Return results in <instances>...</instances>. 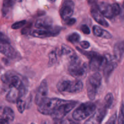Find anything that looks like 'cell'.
<instances>
[{"label":"cell","mask_w":124,"mask_h":124,"mask_svg":"<svg viewBox=\"0 0 124 124\" xmlns=\"http://www.w3.org/2000/svg\"><path fill=\"white\" fill-rule=\"evenodd\" d=\"M83 83L80 80H70L69 79H62L58 83L57 89L61 92H68L76 94L83 89Z\"/></svg>","instance_id":"obj_1"},{"label":"cell","mask_w":124,"mask_h":124,"mask_svg":"<svg viewBox=\"0 0 124 124\" xmlns=\"http://www.w3.org/2000/svg\"><path fill=\"white\" fill-rule=\"evenodd\" d=\"M88 69L87 64L82 63L77 55L70 60L68 70L73 77L76 79L84 78L87 75Z\"/></svg>","instance_id":"obj_2"},{"label":"cell","mask_w":124,"mask_h":124,"mask_svg":"<svg viewBox=\"0 0 124 124\" xmlns=\"http://www.w3.org/2000/svg\"><path fill=\"white\" fill-rule=\"evenodd\" d=\"M96 109V106L92 102H87L81 103L73 112V119L75 121H82L90 116L95 111Z\"/></svg>","instance_id":"obj_3"},{"label":"cell","mask_w":124,"mask_h":124,"mask_svg":"<svg viewBox=\"0 0 124 124\" xmlns=\"http://www.w3.org/2000/svg\"><path fill=\"white\" fill-rule=\"evenodd\" d=\"M65 102V100L58 98L46 97L38 105V110L44 115H52L59 105Z\"/></svg>","instance_id":"obj_4"},{"label":"cell","mask_w":124,"mask_h":124,"mask_svg":"<svg viewBox=\"0 0 124 124\" xmlns=\"http://www.w3.org/2000/svg\"><path fill=\"white\" fill-rule=\"evenodd\" d=\"M101 83L102 76L99 72H94L88 79L87 91L88 97L90 100H93L96 98Z\"/></svg>","instance_id":"obj_5"},{"label":"cell","mask_w":124,"mask_h":124,"mask_svg":"<svg viewBox=\"0 0 124 124\" xmlns=\"http://www.w3.org/2000/svg\"><path fill=\"white\" fill-rule=\"evenodd\" d=\"M77 103L78 102L75 101L65 100V102L58 106L51 115L54 120H62L68 113L74 109Z\"/></svg>","instance_id":"obj_6"},{"label":"cell","mask_w":124,"mask_h":124,"mask_svg":"<svg viewBox=\"0 0 124 124\" xmlns=\"http://www.w3.org/2000/svg\"><path fill=\"white\" fill-rule=\"evenodd\" d=\"M89 69L93 72H98L103 70L106 59L105 56H102L97 52H92V55L89 58Z\"/></svg>","instance_id":"obj_7"},{"label":"cell","mask_w":124,"mask_h":124,"mask_svg":"<svg viewBox=\"0 0 124 124\" xmlns=\"http://www.w3.org/2000/svg\"><path fill=\"white\" fill-rule=\"evenodd\" d=\"M1 79L2 82L8 85L9 88L14 87L18 89H21L25 87L21 79L17 75L7 73L2 75Z\"/></svg>","instance_id":"obj_8"},{"label":"cell","mask_w":124,"mask_h":124,"mask_svg":"<svg viewBox=\"0 0 124 124\" xmlns=\"http://www.w3.org/2000/svg\"><path fill=\"white\" fill-rule=\"evenodd\" d=\"M61 28L58 26H53L48 29H36L31 33L33 36L39 38L50 37L58 35L60 33Z\"/></svg>","instance_id":"obj_9"},{"label":"cell","mask_w":124,"mask_h":124,"mask_svg":"<svg viewBox=\"0 0 124 124\" xmlns=\"http://www.w3.org/2000/svg\"><path fill=\"white\" fill-rule=\"evenodd\" d=\"M9 88V91L6 96V99L10 103H16L19 98H23L26 94L27 90L25 87L21 89L14 87H10Z\"/></svg>","instance_id":"obj_10"},{"label":"cell","mask_w":124,"mask_h":124,"mask_svg":"<svg viewBox=\"0 0 124 124\" xmlns=\"http://www.w3.org/2000/svg\"><path fill=\"white\" fill-rule=\"evenodd\" d=\"M107 113V109L103 107L95 111L87 119L84 124H101Z\"/></svg>","instance_id":"obj_11"},{"label":"cell","mask_w":124,"mask_h":124,"mask_svg":"<svg viewBox=\"0 0 124 124\" xmlns=\"http://www.w3.org/2000/svg\"><path fill=\"white\" fill-rule=\"evenodd\" d=\"M75 4L72 0H65L60 9V15L64 21L71 18L74 12Z\"/></svg>","instance_id":"obj_12"},{"label":"cell","mask_w":124,"mask_h":124,"mask_svg":"<svg viewBox=\"0 0 124 124\" xmlns=\"http://www.w3.org/2000/svg\"><path fill=\"white\" fill-rule=\"evenodd\" d=\"M48 93V83L46 80H43L40 83L37 92L35 96V102L37 105H38L43 99L47 97Z\"/></svg>","instance_id":"obj_13"},{"label":"cell","mask_w":124,"mask_h":124,"mask_svg":"<svg viewBox=\"0 0 124 124\" xmlns=\"http://www.w3.org/2000/svg\"><path fill=\"white\" fill-rule=\"evenodd\" d=\"M105 59H106V63H105V66L103 68L104 71V75L105 78L108 79L111 75V73L113 72L115 68L117 66V64L116 60L113 57H111L110 55H105Z\"/></svg>","instance_id":"obj_14"},{"label":"cell","mask_w":124,"mask_h":124,"mask_svg":"<svg viewBox=\"0 0 124 124\" xmlns=\"http://www.w3.org/2000/svg\"><path fill=\"white\" fill-rule=\"evenodd\" d=\"M91 6V14L93 19L100 25L107 27L109 26V24L107 21L105 19V17L100 13V12L98 10V4H94L92 5Z\"/></svg>","instance_id":"obj_15"},{"label":"cell","mask_w":124,"mask_h":124,"mask_svg":"<svg viewBox=\"0 0 124 124\" xmlns=\"http://www.w3.org/2000/svg\"><path fill=\"white\" fill-rule=\"evenodd\" d=\"M38 29H48L53 27V19L50 17H44L38 18L35 24Z\"/></svg>","instance_id":"obj_16"},{"label":"cell","mask_w":124,"mask_h":124,"mask_svg":"<svg viewBox=\"0 0 124 124\" xmlns=\"http://www.w3.org/2000/svg\"><path fill=\"white\" fill-rule=\"evenodd\" d=\"M98 10L104 17L108 19H112L114 15L113 13L111 5L105 2H101L98 4Z\"/></svg>","instance_id":"obj_17"},{"label":"cell","mask_w":124,"mask_h":124,"mask_svg":"<svg viewBox=\"0 0 124 124\" xmlns=\"http://www.w3.org/2000/svg\"><path fill=\"white\" fill-rule=\"evenodd\" d=\"M0 52L8 58H15L16 52L10 43H0Z\"/></svg>","instance_id":"obj_18"},{"label":"cell","mask_w":124,"mask_h":124,"mask_svg":"<svg viewBox=\"0 0 124 124\" xmlns=\"http://www.w3.org/2000/svg\"><path fill=\"white\" fill-rule=\"evenodd\" d=\"M124 52V45L123 41L117 42L115 44L113 48L114 58L116 62H120L123 58Z\"/></svg>","instance_id":"obj_19"},{"label":"cell","mask_w":124,"mask_h":124,"mask_svg":"<svg viewBox=\"0 0 124 124\" xmlns=\"http://www.w3.org/2000/svg\"><path fill=\"white\" fill-rule=\"evenodd\" d=\"M93 32L95 36L98 37H102L106 39H111L112 35L107 30L103 29L99 26L95 25L93 27Z\"/></svg>","instance_id":"obj_20"},{"label":"cell","mask_w":124,"mask_h":124,"mask_svg":"<svg viewBox=\"0 0 124 124\" xmlns=\"http://www.w3.org/2000/svg\"><path fill=\"white\" fill-rule=\"evenodd\" d=\"M15 4V0H4L2 2V13L4 17H8Z\"/></svg>","instance_id":"obj_21"},{"label":"cell","mask_w":124,"mask_h":124,"mask_svg":"<svg viewBox=\"0 0 124 124\" xmlns=\"http://www.w3.org/2000/svg\"><path fill=\"white\" fill-rule=\"evenodd\" d=\"M61 54L62 56H65V57H67L69 60H71L75 56L77 55L76 54L75 51L68 46L67 45L63 44L61 47Z\"/></svg>","instance_id":"obj_22"},{"label":"cell","mask_w":124,"mask_h":124,"mask_svg":"<svg viewBox=\"0 0 124 124\" xmlns=\"http://www.w3.org/2000/svg\"><path fill=\"white\" fill-rule=\"evenodd\" d=\"M2 117L8 123L12 122L15 119V113L13 109L8 106L4 107L2 112Z\"/></svg>","instance_id":"obj_23"},{"label":"cell","mask_w":124,"mask_h":124,"mask_svg":"<svg viewBox=\"0 0 124 124\" xmlns=\"http://www.w3.org/2000/svg\"><path fill=\"white\" fill-rule=\"evenodd\" d=\"M113 100L114 97L113 94L111 92H108V94H107L105 98H104V108H105L106 109L111 108L113 103Z\"/></svg>","instance_id":"obj_24"},{"label":"cell","mask_w":124,"mask_h":124,"mask_svg":"<svg viewBox=\"0 0 124 124\" xmlns=\"http://www.w3.org/2000/svg\"><path fill=\"white\" fill-rule=\"evenodd\" d=\"M57 60H58V56H57L56 50H53L51 51L48 54V66L51 67L54 65L56 63Z\"/></svg>","instance_id":"obj_25"},{"label":"cell","mask_w":124,"mask_h":124,"mask_svg":"<svg viewBox=\"0 0 124 124\" xmlns=\"http://www.w3.org/2000/svg\"><path fill=\"white\" fill-rule=\"evenodd\" d=\"M68 41L69 42L71 43H77L79 42L80 39H81V36L79 34L76 32H74L73 34H70L67 38Z\"/></svg>","instance_id":"obj_26"},{"label":"cell","mask_w":124,"mask_h":124,"mask_svg":"<svg viewBox=\"0 0 124 124\" xmlns=\"http://www.w3.org/2000/svg\"><path fill=\"white\" fill-rule=\"evenodd\" d=\"M25 106H26V103H25V101L23 99V98H19L16 101L17 109H18V111L21 114L24 113L25 109Z\"/></svg>","instance_id":"obj_27"},{"label":"cell","mask_w":124,"mask_h":124,"mask_svg":"<svg viewBox=\"0 0 124 124\" xmlns=\"http://www.w3.org/2000/svg\"><path fill=\"white\" fill-rule=\"evenodd\" d=\"M117 124H124V109L123 103L121 105L118 118H117Z\"/></svg>","instance_id":"obj_28"},{"label":"cell","mask_w":124,"mask_h":124,"mask_svg":"<svg viewBox=\"0 0 124 124\" xmlns=\"http://www.w3.org/2000/svg\"><path fill=\"white\" fill-rule=\"evenodd\" d=\"M113 13L114 16H117L121 13V9L119 5L117 3H114L111 5Z\"/></svg>","instance_id":"obj_29"},{"label":"cell","mask_w":124,"mask_h":124,"mask_svg":"<svg viewBox=\"0 0 124 124\" xmlns=\"http://www.w3.org/2000/svg\"><path fill=\"white\" fill-rule=\"evenodd\" d=\"M25 24H26V21L25 20H21L19 21H16L12 24V29H15V30L16 29H21L23 26H24Z\"/></svg>","instance_id":"obj_30"},{"label":"cell","mask_w":124,"mask_h":124,"mask_svg":"<svg viewBox=\"0 0 124 124\" xmlns=\"http://www.w3.org/2000/svg\"><path fill=\"white\" fill-rule=\"evenodd\" d=\"M9 38L2 32H0V43H10Z\"/></svg>","instance_id":"obj_31"},{"label":"cell","mask_w":124,"mask_h":124,"mask_svg":"<svg viewBox=\"0 0 124 124\" xmlns=\"http://www.w3.org/2000/svg\"><path fill=\"white\" fill-rule=\"evenodd\" d=\"M117 114L115 113L109 118V119L107 121L105 124H117Z\"/></svg>","instance_id":"obj_32"},{"label":"cell","mask_w":124,"mask_h":124,"mask_svg":"<svg viewBox=\"0 0 124 124\" xmlns=\"http://www.w3.org/2000/svg\"><path fill=\"white\" fill-rule=\"evenodd\" d=\"M81 29L84 34L89 35L90 34V29L89 27L87 25H86V24H82L81 27Z\"/></svg>","instance_id":"obj_33"},{"label":"cell","mask_w":124,"mask_h":124,"mask_svg":"<svg viewBox=\"0 0 124 124\" xmlns=\"http://www.w3.org/2000/svg\"><path fill=\"white\" fill-rule=\"evenodd\" d=\"M61 124H80L77 121H75L70 119H65L62 120Z\"/></svg>","instance_id":"obj_34"},{"label":"cell","mask_w":124,"mask_h":124,"mask_svg":"<svg viewBox=\"0 0 124 124\" xmlns=\"http://www.w3.org/2000/svg\"><path fill=\"white\" fill-rule=\"evenodd\" d=\"M64 22H65V24H67V26H72L75 24V23H76V19L73 18H70L69 19H66L65 21H64Z\"/></svg>","instance_id":"obj_35"},{"label":"cell","mask_w":124,"mask_h":124,"mask_svg":"<svg viewBox=\"0 0 124 124\" xmlns=\"http://www.w3.org/2000/svg\"><path fill=\"white\" fill-rule=\"evenodd\" d=\"M80 46H81V47L83 49H87L89 48L90 44L87 41H82L80 43Z\"/></svg>","instance_id":"obj_36"},{"label":"cell","mask_w":124,"mask_h":124,"mask_svg":"<svg viewBox=\"0 0 124 124\" xmlns=\"http://www.w3.org/2000/svg\"><path fill=\"white\" fill-rule=\"evenodd\" d=\"M9 123L5 120L2 116H0V124H8Z\"/></svg>","instance_id":"obj_37"},{"label":"cell","mask_w":124,"mask_h":124,"mask_svg":"<svg viewBox=\"0 0 124 124\" xmlns=\"http://www.w3.org/2000/svg\"><path fill=\"white\" fill-rule=\"evenodd\" d=\"M47 1H48V2H52V3H53V2H55L56 0H47Z\"/></svg>","instance_id":"obj_38"},{"label":"cell","mask_w":124,"mask_h":124,"mask_svg":"<svg viewBox=\"0 0 124 124\" xmlns=\"http://www.w3.org/2000/svg\"><path fill=\"white\" fill-rule=\"evenodd\" d=\"M42 124H48V122H44V123H42Z\"/></svg>","instance_id":"obj_39"},{"label":"cell","mask_w":124,"mask_h":124,"mask_svg":"<svg viewBox=\"0 0 124 124\" xmlns=\"http://www.w3.org/2000/svg\"><path fill=\"white\" fill-rule=\"evenodd\" d=\"M15 1H18V2H21L22 0H15Z\"/></svg>","instance_id":"obj_40"},{"label":"cell","mask_w":124,"mask_h":124,"mask_svg":"<svg viewBox=\"0 0 124 124\" xmlns=\"http://www.w3.org/2000/svg\"><path fill=\"white\" fill-rule=\"evenodd\" d=\"M34 124V123H31V124Z\"/></svg>","instance_id":"obj_41"}]
</instances>
